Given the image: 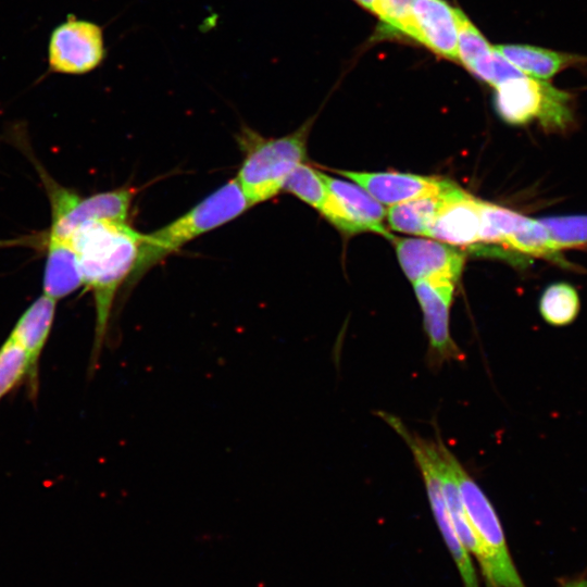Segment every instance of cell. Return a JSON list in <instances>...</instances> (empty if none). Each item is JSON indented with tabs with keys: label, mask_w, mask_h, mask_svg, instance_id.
I'll return each mask as SVG.
<instances>
[{
	"label": "cell",
	"mask_w": 587,
	"mask_h": 587,
	"mask_svg": "<svg viewBox=\"0 0 587 587\" xmlns=\"http://www.w3.org/2000/svg\"><path fill=\"white\" fill-rule=\"evenodd\" d=\"M142 234L121 221H92L71 236L83 286L93 296L96 323L89 375L96 372L108 333L114 299L135 268Z\"/></svg>",
	"instance_id": "1"
},
{
	"label": "cell",
	"mask_w": 587,
	"mask_h": 587,
	"mask_svg": "<svg viewBox=\"0 0 587 587\" xmlns=\"http://www.w3.org/2000/svg\"><path fill=\"white\" fill-rule=\"evenodd\" d=\"M251 208L236 178L227 182L165 226L142 234L138 259L129 278L138 280L152 266L195 238L220 227Z\"/></svg>",
	"instance_id": "2"
},
{
	"label": "cell",
	"mask_w": 587,
	"mask_h": 587,
	"mask_svg": "<svg viewBox=\"0 0 587 587\" xmlns=\"http://www.w3.org/2000/svg\"><path fill=\"white\" fill-rule=\"evenodd\" d=\"M312 120L277 138L263 137L250 128L238 136L243 160L236 180L250 205L271 200L284 188L288 175L307 159Z\"/></svg>",
	"instance_id": "3"
},
{
	"label": "cell",
	"mask_w": 587,
	"mask_h": 587,
	"mask_svg": "<svg viewBox=\"0 0 587 587\" xmlns=\"http://www.w3.org/2000/svg\"><path fill=\"white\" fill-rule=\"evenodd\" d=\"M460 496L478 542L476 557L488 587H526L512 559L500 520L488 497L449 451Z\"/></svg>",
	"instance_id": "4"
},
{
	"label": "cell",
	"mask_w": 587,
	"mask_h": 587,
	"mask_svg": "<svg viewBox=\"0 0 587 587\" xmlns=\"http://www.w3.org/2000/svg\"><path fill=\"white\" fill-rule=\"evenodd\" d=\"M32 162L50 204L51 224L47 236L70 239L77 228L88 222L102 220L126 222L135 196L133 188L120 187L83 197L58 183L34 158Z\"/></svg>",
	"instance_id": "5"
},
{
	"label": "cell",
	"mask_w": 587,
	"mask_h": 587,
	"mask_svg": "<svg viewBox=\"0 0 587 587\" xmlns=\"http://www.w3.org/2000/svg\"><path fill=\"white\" fill-rule=\"evenodd\" d=\"M495 108L512 125L534 120L550 130H564L573 122L572 95L546 80L520 75L495 87Z\"/></svg>",
	"instance_id": "6"
},
{
	"label": "cell",
	"mask_w": 587,
	"mask_h": 587,
	"mask_svg": "<svg viewBox=\"0 0 587 587\" xmlns=\"http://www.w3.org/2000/svg\"><path fill=\"white\" fill-rule=\"evenodd\" d=\"M376 414L387 423L410 448L420 469L433 515L444 541L455 563L463 587H479L472 557L460 541L451 522L437 465V441L425 439L412 432L396 415L379 411Z\"/></svg>",
	"instance_id": "7"
},
{
	"label": "cell",
	"mask_w": 587,
	"mask_h": 587,
	"mask_svg": "<svg viewBox=\"0 0 587 587\" xmlns=\"http://www.w3.org/2000/svg\"><path fill=\"white\" fill-rule=\"evenodd\" d=\"M328 188L327 199L320 213L340 232L353 235L371 232L388 239L383 205L357 184L348 183L322 173Z\"/></svg>",
	"instance_id": "8"
},
{
	"label": "cell",
	"mask_w": 587,
	"mask_h": 587,
	"mask_svg": "<svg viewBox=\"0 0 587 587\" xmlns=\"http://www.w3.org/2000/svg\"><path fill=\"white\" fill-rule=\"evenodd\" d=\"M104 55L103 32L90 21L71 16L51 33L48 63L53 72L85 74L98 67Z\"/></svg>",
	"instance_id": "9"
},
{
	"label": "cell",
	"mask_w": 587,
	"mask_h": 587,
	"mask_svg": "<svg viewBox=\"0 0 587 587\" xmlns=\"http://www.w3.org/2000/svg\"><path fill=\"white\" fill-rule=\"evenodd\" d=\"M413 286L423 312L429 360L435 365L461 361L463 353L449 330V313L455 282L447 278H427L413 283Z\"/></svg>",
	"instance_id": "10"
},
{
	"label": "cell",
	"mask_w": 587,
	"mask_h": 587,
	"mask_svg": "<svg viewBox=\"0 0 587 587\" xmlns=\"http://www.w3.org/2000/svg\"><path fill=\"white\" fill-rule=\"evenodd\" d=\"M391 240L399 263L412 283L427 278L459 280L465 261L459 250L429 239L394 237Z\"/></svg>",
	"instance_id": "11"
},
{
	"label": "cell",
	"mask_w": 587,
	"mask_h": 587,
	"mask_svg": "<svg viewBox=\"0 0 587 587\" xmlns=\"http://www.w3.org/2000/svg\"><path fill=\"white\" fill-rule=\"evenodd\" d=\"M366 190L380 204L395 205L419 197L439 193L453 182L437 176L399 172L336 171Z\"/></svg>",
	"instance_id": "12"
},
{
	"label": "cell",
	"mask_w": 587,
	"mask_h": 587,
	"mask_svg": "<svg viewBox=\"0 0 587 587\" xmlns=\"http://www.w3.org/2000/svg\"><path fill=\"white\" fill-rule=\"evenodd\" d=\"M458 20V61L479 79L496 87L524 75L491 46L464 12L455 8Z\"/></svg>",
	"instance_id": "13"
},
{
	"label": "cell",
	"mask_w": 587,
	"mask_h": 587,
	"mask_svg": "<svg viewBox=\"0 0 587 587\" xmlns=\"http://www.w3.org/2000/svg\"><path fill=\"white\" fill-rule=\"evenodd\" d=\"M479 224V200L455 184L447 190L426 237L450 246H470L478 241Z\"/></svg>",
	"instance_id": "14"
},
{
	"label": "cell",
	"mask_w": 587,
	"mask_h": 587,
	"mask_svg": "<svg viewBox=\"0 0 587 587\" xmlns=\"http://www.w3.org/2000/svg\"><path fill=\"white\" fill-rule=\"evenodd\" d=\"M57 301L41 295L18 317L9 336L26 352L29 372L25 382L28 399L36 401L39 391V361L50 336Z\"/></svg>",
	"instance_id": "15"
},
{
	"label": "cell",
	"mask_w": 587,
	"mask_h": 587,
	"mask_svg": "<svg viewBox=\"0 0 587 587\" xmlns=\"http://www.w3.org/2000/svg\"><path fill=\"white\" fill-rule=\"evenodd\" d=\"M414 41L434 53L458 61V20L455 8L445 0H415Z\"/></svg>",
	"instance_id": "16"
},
{
	"label": "cell",
	"mask_w": 587,
	"mask_h": 587,
	"mask_svg": "<svg viewBox=\"0 0 587 587\" xmlns=\"http://www.w3.org/2000/svg\"><path fill=\"white\" fill-rule=\"evenodd\" d=\"M42 294L57 302L83 286L75 250L70 239L45 236Z\"/></svg>",
	"instance_id": "17"
},
{
	"label": "cell",
	"mask_w": 587,
	"mask_h": 587,
	"mask_svg": "<svg viewBox=\"0 0 587 587\" xmlns=\"http://www.w3.org/2000/svg\"><path fill=\"white\" fill-rule=\"evenodd\" d=\"M496 50L524 75L547 80L559 72L587 63V57L529 45H498Z\"/></svg>",
	"instance_id": "18"
},
{
	"label": "cell",
	"mask_w": 587,
	"mask_h": 587,
	"mask_svg": "<svg viewBox=\"0 0 587 587\" xmlns=\"http://www.w3.org/2000/svg\"><path fill=\"white\" fill-rule=\"evenodd\" d=\"M437 441V465L441 480V488L446 499L449 515L455 533L471 555L475 559L478 555L479 547L476 540L475 534L472 529L470 521L467 519L458 483L455 480L450 461L449 449L445 446L442 440L438 437Z\"/></svg>",
	"instance_id": "19"
},
{
	"label": "cell",
	"mask_w": 587,
	"mask_h": 587,
	"mask_svg": "<svg viewBox=\"0 0 587 587\" xmlns=\"http://www.w3.org/2000/svg\"><path fill=\"white\" fill-rule=\"evenodd\" d=\"M448 189L391 205L386 212L389 227L403 234L426 236Z\"/></svg>",
	"instance_id": "20"
},
{
	"label": "cell",
	"mask_w": 587,
	"mask_h": 587,
	"mask_svg": "<svg viewBox=\"0 0 587 587\" xmlns=\"http://www.w3.org/2000/svg\"><path fill=\"white\" fill-rule=\"evenodd\" d=\"M538 308L541 317L549 325L567 326L576 320L579 313V295L576 288L569 283H552L541 292Z\"/></svg>",
	"instance_id": "21"
},
{
	"label": "cell",
	"mask_w": 587,
	"mask_h": 587,
	"mask_svg": "<svg viewBox=\"0 0 587 587\" xmlns=\"http://www.w3.org/2000/svg\"><path fill=\"white\" fill-rule=\"evenodd\" d=\"M479 235L478 241L503 245L526 224L529 217L497 204L479 200Z\"/></svg>",
	"instance_id": "22"
},
{
	"label": "cell",
	"mask_w": 587,
	"mask_h": 587,
	"mask_svg": "<svg viewBox=\"0 0 587 587\" xmlns=\"http://www.w3.org/2000/svg\"><path fill=\"white\" fill-rule=\"evenodd\" d=\"M503 246L523 254L564 263L561 250L557 248L539 220L528 218L524 226L507 238Z\"/></svg>",
	"instance_id": "23"
},
{
	"label": "cell",
	"mask_w": 587,
	"mask_h": 587,
	"mask_svg": "<svg viewBox=\"0 0 587 587\" xmlns=\"http://www.w3.org/2000/svg\"><path fill=\"white\" fill-rule=\"evenodd\" d=\"M283 190L294 195L319 212L328 196V188L322 173L305 163L299 164L288 175Z\"/></svg>",
	"instance_id": "24"
},
{
	"label": "cell",
	"mask_w": 587,
	"mask_h": 587,
	"mask_svg": "<svg viewBox=\"0 0 587 587\" xmlns=\"http://www.w3.org/2000/svg\"><path fill=\"white\" fill-rule=\"evenodd\" d=\"M29 362L24 349L11 337L0 346V401L26 382Z\"/></svg>",
	"instance_id": "25"
},
{
	"label": "cell",
	"mask_w": 587,
	"mask_h": 587,
	"mask_svg": "<svg viewBox=\"0 0 587 587\" xmlns=\"http://www.w3.org/2000/svg\"><path fill=\"white\" fill-rule=\"evenodd\" d=\"M539 221L559 250L587 243V214L548 216Z\"/></svg>",
	"instance_id": "26"
},
{
	"label": "cell",
	"mask_w": 587,
	"mask_h": 587,
	"mask_svg": "<svg viewBox=\"0 0 587 587\" xmlns=\"http://www.w3.org/2000/svg\"><path fill=\"white\" fill-rule=\"evenodd\" d=\"M415 0H377L374 14L385 27L414 40L413 4Z\"/></svg>",
	"instance_id": "27"
},
{
	"label": "cell",
	"mask_w": 587,
	"mask_h": 587,
	"mask_svg": "<svg viewBox=\"0 0 587 587\" xmlns=\"http://www.w3.org/2000/svg\"><path fill=\"white\" fill-rule=\"evenodd\" d=\"M560 587H587V576L584 575L566 579Z\"/></svg>",
	"instance_id": "28"
},
{
	"label": "cell",
	"mask_w": 587,
	"mask_h": 587,
	"mask_svg": "<svg viewBox=\"0 0 587 587\" xmlns=\"http://www.w3.org/2000/svg\"><path fill=\"white\" fill-rule=\"evenodd\" d=\"M354 1L358 2L360 5H362L363 8H365L366 10L371 11L372 13L375 12L377 0H354Z\"/></svg>",
	"instance_id": "29"
}]
</instances>
